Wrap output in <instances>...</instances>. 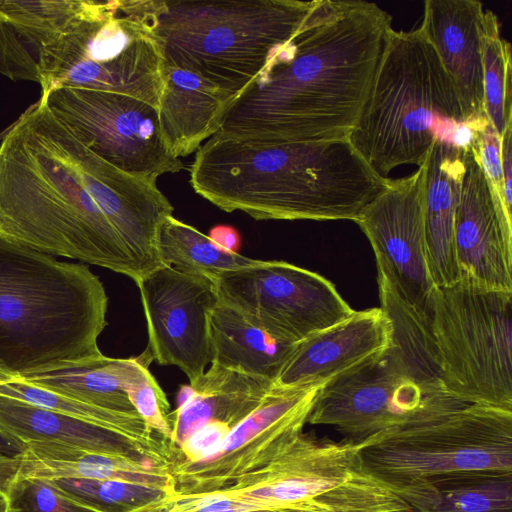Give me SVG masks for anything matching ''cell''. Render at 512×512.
<instances>
[{
  "instance_id": "cell-25",
  "label": "cell",
  "mask_w": 512,
  "mask_h": 512,
  "mask_svg": "<svg viewBox=\"0 0 512 512\" xmlns=\"http://www.w3.org/2000/svg\"><path fill=\"white\" fill-rule=\"evenodd\" d=\"M272 387L270 380L211 363L207 372L179 393L178 407L171 412V449H178L212 421L232 429L261 404Z\"/></svg>"
},
{
  "instance_id": "cell-6",
  "label": "cell",
  "mask_w": 512,
  "mask_h": 512,
  "mask_svg": "<svg viewBox=\"0 0 512 512\" xmlns=\"http://www.w3.org/2000/svg\"><path fill=\"white\" fill-rule=\"evenodd\" d=\"M299 0H137L165 65L236 97L314 5Z\"/></svg>"
},
{
  "instance_id": "cell-10",
  "label": "cell",
  "mask_w": 512,
  "mask_h": 512,
  "mask_svg": "<svg viewBox=\"0 0 512 512\" xmlns=\"http://www.w3.org/2000/svg\"><path fill=\"white\" fill-rule=\"evenodd\" d=\"M431 330L446 392L512 411V292L464 281L434 287Z\"/></svg>"
},
{
  "instance_id": "cell-42",
  "label": "cell",
  "mask_w": 512,
  "mask_h": 512,
  "mask_svg": "<svg viewBox=\"0 0 512 512\" xmlns=\"http://www.w3.org/2000/svg\"><path fill=\"white\" fill-rule=\"evenodd\" d=\"M17 373L11 371L5 364L0 362V383L17 376Z\"/></svg>"
},
{
  "instance_id": "cell-2",
  "label": "cell",
  "mask_w": 512,
  "mask_h": 512,
  "mask_svg": "<svg viewBox=\"0 0 512 512\" xmlns=\"http://www.w3.org/2000/svg\"><path fill=\"white\" fill-rule=\"evenodd\" d=\"M194 191L257 220H355L388 185L348 139L263 143L215 133L190 167Z\"/></svg>"
},
{
  "instance_id": "cell-13",
  "label": "cell",
  "mask_w": 512,
  "mask_h": 512,
  "mask_svg": "<svg viewBox=\"0 0 512 512\" xmlns=\"http://www.w3.org/2000/svg\"><path fill=\"white\" fill-rule=\"evenodd\" d=\"M135 283L153 360L177 366L194 384L212 362L208 317L219 302L214 281L160 265Z\"/></svg>"
},
{
  "instance_id": "cell-27",
  "label": "cell",
  "mask_w": 512,
  "mask_h": 512,
  "mask_svg": "<svg viewBox=\"0 0 512 512\" xmlns=\"http://www.w3.org/2000/svg\"><path fill=\"white\" fill-rule=\"evenodd\" d=\"M208 324L212 364L273 383L297 344L272 336L220 301Z\"/></svg>"
},
{
  "instance_id": "cell-32",
  "label": "cell",
  "mask_w": 512,
  "mask_h": 512,
  "mask_svg": "<svg viewBox=\"0 0 512 512\" xmlns=\"http://www.w3.org/2000/svg\"><path fill=\"white\" fill-rule=\"evenodd\" d=\"M511 46L500 36L498 17L484 10L482 23V67L484 114L501 135L512 120Z\"/></svg>"
},
{
  "instance_id": "cell-40",
  "label": "cell",
  "mask_w": 512,
  "mask_h": 512,
  "mask_svg": "<svg viewBox=\"0 0 512 512\" xmlns=\"http://www.w3.org/2000/svg\"><path fill=\"white\" fill-rule=\"evenodd\" d=\"M220 247L237 252L240 246V236L238 231L227 225H217L210 230L208 235Z\"/></svg>"
},
{
  "instance_id": "cell-38",
  "label": "cell",
  "mask_w": 512,
  "mask_h": 512,
  "mask_svg": "<svg viewBox=\"0 0 512 512\" xmlns=\"http://www.w3.org/2000/svg\"><path fill=\"white\" fill-rule=\"evenodd\" d=\"M231 427L212 421L193 433L178 449L172 450L171 461L196 462L217 452Z\"/></svg>"
},
{
  "instance_id": "cell-12",
  "label": "cell",
  "mask_w": 512,
  "mask_h": 512,
  "mask_svg": "<svg viewBox=\"0 0 512 512\" xmlns=\"http://www.w3.org/2000/svg\"><path fill=\"white\" fill-rule=\"evenodd\" d=\"M214 283L220 302L272 336L292 343L355 312L329 280L285 261L259 260L222 273Z\"/></svg>"
},
{
  "instance_id": "cell-33",
  "label": "cell",
  "mask_w": 512,
  "mask_h": 512,
  "mask_svg": "<svg viewBox=\"0 0 512 512\" xmlns=\"http://www.w3.org/2000/svg\"><path fill=\"white\" fill-rule=\"evenodd\" d=\"M283 512H413L389 486L363 468L338 485Z\"/></svg>"
},
{
  "instance_id": "cell-4",
  "label": "cell",
  "mask_w": 512,
  "mask_h": 512,
  "mask_svg": "<svg viewBox=\"0 0 512 512\" xmlns=\"http://www.w3.org/2000/svg\"><path fill=\"white\" fill-rule=\"evenodd\" d=\"M108 297L82 263L0 236V362L19 376L101 357Z\"/></svg>"
},
{
  "instance_id": "cell-37",
  "label": "cell",
  "mask_w": 512,
  "mask_h": 512,
  "mask_svg": "<svg viewBox=\"0 0 512 512\" xmlns=\"http://www.w3.org/2000/svg\"><path fill=\"white\" fill-rule=\"evenodd\" d=\"M471 146L484 173L501 224L512 236V208L505 200L501 169V137L488 120L475 130Z\"/></svg>"
},
{
  "instance_id": "cell-21",
  "label": "cell",
  "mask_w": 512,
  "mask_h": 512,
  "mask_svg": "<svg viewBox=\"0 0 512 512\" xmlns=\"http://www.w3.org/2000/svg\"><path fill=\"white\" fill-rule=\"evenodd\" d=\"M19 477L117 480L173 494V478L166 466L49 442H30L19 453L0 454V480Z\"/></svg>"
},
{
  "instance_id": "cell-16",
  "label": "cell",
  "mask_w": 512,
  "mask_h": 512,
  "mask_svg": "<svg viewBox=\"0 0 512 512\" xmlns=\"http://www.w3.org/2000/svg\"><path fill=\"white\" fill-rule=\"evenodd\" d=\"M423 166L387 187L355 220L381 269L409 305L431 315L434 284L428 268L421 202Z\"/></svg>"
},
{
  "instance_id": "cell-26",
  "label": "cell",
  "mask_w": 512,
  "mask_h": 512,
  "mask_svg": "<svg viewBox=\"0 0 512 512\" xmlns=\"http://www.w3.org/2000/svg\"><path fill=\"white\" fill-rule=\"evenodd\" d=\"M235 98L193 72L164 64L158 118L173 156L193 153L214 135Z\"/></svg>"
},
{
  "instance_id": "cell-17",
  "label": "cell",
  "mask_w": 512,
  "mask_h": 512,
  "mask_svg": "<svg viewBox=\"0 0 512 512\" xmlns=\"http://www.w3.org/2000/svg\"><path fill=\"white\" fill-rule=\"evenodd\" d=\"M361 469L358 444L318 439L302 432L270 462L218 492L291 504L338 485Z\"/></svg>"
},
{
  "instance_id": "cell-41",
  "label": "cell",
  "mask_w": 512,
  "mask_h": 512,
  "mask_svg": "<svg viewBox=\"0 0 512 512\" xmlns=\"http://www.w3.org/2000/svg\"><path fill=\"white\" fill-rule=\"evenodd\" d=\"M25 445L0 432V454H15L23 450Z\"/></svg>"
},
{
  "instance_id": "cell-14",
  "label": "cell",
  "mask_w": 512,
  "mask_h": 512,
  "mask_svg": "<svg viewBox=\"0 0 512 512\" xmlns=\"http://www.w3.org/2000/svg\"><path fill=\"white\" fill-rule=\"evenodd\" d=\"M323 385H273L261 404L230 430L217 452L182 464L185 484L198 494L217 492L270 462L303 432Z\"/></svg>"
},
{
  "instance_id": "cell-11",
  "label": "cell",
  "mask_w": 512,
  "mask_h": 512,
  "mask_svg": "<svg viewBox=\"0 0 512 512\" xmlns=\"http://www.w3.org/2000/svg\"><path fill=\"white\" fill-rule=\"evenodd\" d=\"M53 115L96 156L156 183L184 168L162 136L158 108L126 94L62 87L41 96Z\"/></svg>"
},
{
  "instance_id": "cell-22",
  "label": "cell",
  "mask_w": 512,
  "mask_h": 512,
  "mask_svg": "<svg viewBox=\"0 0 512 512\" xmlns=\"http://www.w3.org/2000/svg\"><path fill=\"white\" fill-rule=\"evenodd\" d=\"M0 432L23 445L49 442L169 466L172 450L62 413L0 395Z\"/></svg>"
},
{
  "instance_id": "cell-31",
  "label": "cell",
  "mask_w": 512,
  "mask_h": 512,
  "mask_svg": "<svg viewBox=\"0 0 512 512\" xmlns=\"http://www.w3.org/2000/svg\"><path fill=\"white\" fill-rule=\"evenodd\" d=\"M0 395L89 422L153 446L170 449L139 415L116 412L68 398L27 383L19 375L0 383Z\"/></svg>"
},
{
  "instance_id": "cell-7",
  "label": "cell",
  "mask_w": 512,
  "mask_h": 512,
  "mask_svg": "<svg viewBox=\"0 0 512 512\" xmlns=\"http://www.w3.org/2000/svg\"><path fill=\"white\" fill-rule=\"evenodd\" d=\"M463 406L443 387L432 336L403 321L393 325L387 349L321 387L307 423L331 426L343 441L359 444Z\"/></svg>"
},
{
  "instance_id": "cell-35",
  "label": "cell",
  "mask_w": 512,
  "mask_h": 512,
  "mask_svg": "<svg viewBox=\"0 0 512 512\" xmlns=\"http://www.w3.org/2000/svg\"><path fill=\"white\" fill-rule=\"evenodd\" d=\"M59 490L98 512H130L159 501L169 493L151 486L96 479H52Z\"/></svg>"
},
{
  "instance_id": "cell-5",
  "label": "cell",
  "mask_w": 512,
  "mask_h": 512,
  "mask_svg": "<svg viewBox=\"0 0 512 512\" xmlns=\"http://www.w3.org/2000/svg\"><path fill=\"white\" fill-rule=\"evenodd\" d=\"M455 87L422 28L388 32L358 120L348 141L368 167L388 179L397 166L421 167L433 144L468 148Z\"/></svg>"
},
{
  "instance_id": "cell-29",
  "label": "cell",
  "mask_w": 512,
  "mask_h": 512,
  "mask_svg": "<svg viewBox=\"0 0 512 512\" xmlns=\"http://www.w3.org/2000/svg\"><path fill=\"white\" fill-rule=\"evenodd\" d=\"M156 252L161 265L212 281L224 272L259 261L220 247L208 235L173 215L163 221L157 232Z\"/></svg>"
},
{
  "instance_id": "cell-8",
  "label": "cell",
  "mask_w": 512,
  "mask_h": 512,
  "mask_svg": "<svg viewBox=\"0 0 512 512\" xmlns=\"http://www.w3.org/2000/svg\"><path fill=\"white\" fill-rule=\"evenodd\" d=\"M164 62L136 0H90L85 13L42 53V95L70 87L111 91L158 108Z\"/></svg>"
},
{
  "instance_id": "cell-43",
  "label": "cell",
  "mask_w": 512,
  "mask_h": 512,
  "mask_svg": "<svg viewBox=\"0 0 512 512\" xmlns=\"http://www.w3.org/2000/svg\"><path fill=\"white\" fill-rule=\"evenodd\" d=\"M0 512H6V504L2 497H0Z\"/></svg>"
},
{
  "instance_id": "cell-1",
  "label": "cell",
  "mask_w": 512,
  "mask_h": 512,
  "mask_svg": "<svg viewBox=\"0 0 512 512\" xmlns=\"http://www.w3.org/2000/svg\"><path fill=\"white\" fill-rule=\"evenodd\" d=\"M392 17L362 0H315L226 110L219 135L263 143L348 139Z\"/></svg>"
},
{
  "instance_id": "cell-3",
  "label": "cell",
  "mask_w": 512,
  "mask_h": 512,
  "mask_svg": "<svg viewBox=\"0 0 512 512\" xmlns=\"http://www.w3.org/2000/svg\"><path fill=\"white\" fill-rule=\"evenodd\" d=\"M0 236L54 257L142 273L51 135L38 100L0 142Z\"/></svg>"
},
{
  "instance_id": "cell-9",
  "label": "cell",
  "mask_w": 512,
  "mask_h": 512,
  "mask_svg": "<svg viewBox=\"0 0 512 512\" xmlns=\"http://www.w3.org/2000/svg\"><path fill=\"white\" fill-rule=\"evenodd\" d=\"M358 445L363 470L404 500L439 476L512 472V411L469 404L426 422L380 432Z\"/></svg>"
},
{
  "instance_id": "cell-23",
  "label": "cell",
  "mask_w": 512,
  "mask_h": 512,
  "mask_svg": "<svg viewBox=\"0 0 512 512\" xmlns=\"http://www.w3.org/2000/svg\"><path fill=\"white\" fill-rule=\"evenodd\" d=\"M90 0H0V73L37 82L43 51L87 10Z\"/></svg>"
},
{
  "instance_id": "cell-36",
  "label": "cell",
  "mask_w": 512,
  "mask_h": 512,
  "mask_svg": "<svg viewBox=\"0 0 512 512\" xmlns=\"http://www.w3.org/2000/svg\"><path fill=\"white\" fill-rule=\"evenodd\" d=\"M0 497L6 512H98L73 500L47 479L0 480Z\"/></svg>"
},
{
  "instance_id": "cell-39",
  "label": "cell",
  "mask_w": 512,
  "mask_h": 512,
  "mask_svg": "<svg viewBox=\"0 0 512 512\" xmlns=\"http://www.w3.org/2000/svg\"><path fill=\"white\" fill-rule=\"evenodd\" d=\"M512 120L506 126L501 135L500 159L503 175L504 195L508 206L512 207Z\"/></svg>"
},
{
  "instance_id": "cell-30",
  "label": "cell",
  "mask_w": 512,
  "mask_h": 512,
  "mask_svg": "<svg viewBox=\"0 0 512 512\" xmlns=\"http://www.w3.org/2000/svg\"><path fill=\"white\" fill-rule=\"evenodd\" d=\"M19 377L29 384L68 398L116 412L139 415L120 387L114 370V358L105 355Z\"/></svg>"
},
{
  "instance_id": "cell-24",
  "label": "cell",
  "mask_w": 512,
  "mask_h": 512,
  "mask_svg": "<svg viewBox=\"0 0 512 512\" xmlns=\"http://www.w3.org/2000/svg\"><path fill=\"white\" fill-rule=\"evenodd\" d=\"M464 153L465 149L435 142L422 165L421 202L427 262L435 287L460 280L454 250V221L465 171Z\"/></svg>"
},
{
  "instance_id": "cell-15",
  "label": "cell",
  "mask_w": 512,
  "mask_h": 512,
  "mask_svg": "<svg viewBox=\"0 0 512 512\" xmlns=\"http://www.w3.org/2000/svg\"><path fill=\"white\" fill-rule=\"evenodd\" d=\"M45 123L123 241L142 276L160 266L156 236L173 206L156 183L131 176L81 144L39 99Z\"/></svg>"
},
{
  "instance_id": "cell-18",
  "label": "cell",
  "mask_w": 512,
  "mask_h": 512,
  "mask_svg": "<svg viewBox=\"0 0 512 512\" xmlns=\"http://www.w3.org/2000/svg\"><path fill=\"white\" fill-rule=\"evenodd\" d=\"M454 221V250L459 281L512 292V236L503 228L470 145Z\"/></svg>"
},
{
  "instance_id": "cell-19",
  "label": "cell",
  "mask_w": 512,
  "mask_h": 512,
  "mask_svg": "<svg viewBox=\"0 0 512 512\" xmlns=\"http://www.w3.org/2000/svg\"><path fill=\"white\" fill-rule=\"evenodd\" d=\"M476 0H426L420 27L433 45L458 95L465 123L487 121L483 108L482 23Z\"/></svg>"
},
{
  "instance_id": "cell-34",
  "label": "cell",
  "mask_w": 512,
  "mask_h": 512,
  "mask_svg": "<svg viewBox=\"0 0 512 512\" xmlns=\"http://www.w3.org/2000/svg\"><path fill=\"white\" fill-rule=\"evenodd\" d=\"M152 361L153 357L146 348L138 357L114 358V370L121 389L146 425L169 441L172 433L170 405L148 369Z\"/></svg>"
},
{
  "instance_id": "cell-28",
  "label": "cell",
  "mask_w": 512,
  "mask_h": 512,
  "mask_svg": "<svg viewBox=\"0 0 512 512\" xmlns=\"http://www.w3.org/2000/svg\"><path fill=\"white\" fill-rule=\"evenodd\" d=\"M406 499L414 512H512V472L439 476L411 491Z\"/></svg>"
},
{
  "instance_id": "cell-20",
  "label": "cell",
  "mask_w": 512,
  "mask_h": 512,
  "mask_svg": "<svg viewBox=\"0 0 512 512\" xmlns=\"http://www.w3.org/2000/svg\"><path fill=\"white\" fill-rule=\"evenodd\" d=\"M391 336V322L381 308L355 311L298 342L273 385L325 384L387 349Z\"/></svg>"
}]
</instances>
